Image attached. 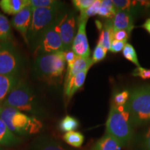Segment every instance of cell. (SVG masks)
<instances>
[{
    "mask_svg": "<svg viewBox=\"0 0 150 150\" xmlns=\"http://www.w3.org/2000/svg\"><path fill=\"white\" fill-rule=\"evenodd\" d=\"M0 150H3V149H2V148L1 147V146H0Z\"/></svg>",
    "mask_w": 150,
    "mask_h": 150,
    "instance_id": "obj_37",
    "label": "cell"
},
{
    "mask_svg": "<svg viewBox=\"0 0 150 150\" xmlns=\"http://www.w3.org/2000/svg\"><path fill=\"white\" fill-rule=\"evenodd\" d=\"M20 81L18 76H6L0 74V105L3 102Z\"/></svg>",
    "mask_w": 150,
    "mask_h": 150,
    "instance_id": "obj_19",
    "label": "cell"
},
{
    "mask_svg": "<svg viewBox=\"0 0 150 150\" xmlns=\"http://www.w3.org/2000/svg\"><path fill=\"white\" fill-rule=\"evenodd\" d=\"M63 8H33L31 25L27 33V44L33 51L45 31L56 22Z\"/></svg>",
    "mask_w": 150,
    "mask_h": 150,
    "instance_id": "obj_6",
    "label": "cell"
},
{
    "mask_svg": "<svg viewBox=\"0 0 150 150\" xmlns=\"http://www.w3.org/2000/svg\"><path fill=\"white\" fill-rule=\"evenodd\" d=\"M65 52L35 56L34 72L42 81L50 85L61 83L65 69Z\"/></svg>",
    "mask_w": 150,
    "mask_h": 150,
    "instance_id": "obj_2",
    "label": "cell"
},
{
    "mask_svg": "<svg viewBox=\"0 0 150 150\" xmlns=\"http://www.w3.org/2000/svg\"><path fill=\"white\" fill-rule=\"evenodd\" d=\"M106 131L122 146H126L131 141L134 135L133 125L125 105L118 107L111 105L106 122Z\"/></svg>",
    "mask_w": 150,
    "mask_h": 150,
    "instance_id": "obj_4",
    "label": "cell"
},
{
    "mask_svg": "<svg viewBox=\"0 0 150 150\" xmlns=\"http://www.w3.org/2000/svg\"><path fill=\"white\" fill-rule=\"evenodd\" d=\"M129 98V93L127 91H124L122 92H117L114 94L112 97V105L118 107V106H125L128 102Z\"/></svg>",
    "mask_w": 150,
    "mask_h": 150,
    "instance_id": "obj_27",
    "label": "cell"
},
{
    "mask_svg": "<svg viewBox=\"0 0 150 150\" xmlns=\"http://www.w3.org/2000/svg\"><path fill=\"white\" fill-rule=\"evenodd\" d=\"M127 44L126 41H117L112 40L110 43V47L109 50L112 53H118L123 50L125 45Z\"/></svg>",
    "mask_w": 150,
    "mask_h": 150,
    "instance_id": "obj_32",
    "label": "cell"
},
{
    "mask_svg": "<svg viewBox=\"0 0 150 150\" xmlns=\"http://www.w3.org/2000/svg\"><path fill=\"white\" fill-rule=\"evenodd\" d=\"M88 20L78 17V29L73 40L72 50L78 57L90 58L91 50L86 35V24Z\"/></svg>",
    "mask_w": 150,
    "mask_h": 150,
    "instance_id": "obj_10",
    "label": "cell"
},
{
    "mask_svg": "<svg viewBox=\"0 0 150 150\" xmlns=\"http://www.w3.org/2000/svg\"><path fill=\"white\" fill-rule=\"evenodd\" d=\"M93 62L91 58H82L76 56L73 64L67 67V71L65 73L64 86L67 85L70 81L79 73L86 69H90L93 65Z\"/></svg>",
    "mask_w": 150,
    "mask_h": 150,
    "instance_id": "obj_14",
    "label": "cell"
},
{
    "mask_svg": "<svg viewBox=\"0 0 150 150\" xmlns=\"http://www.w3.org/2000/svg\"><path fill=\"white\" fill-rule=\"evenodd\" d=\"M56 22L50 26L41 36L35 50H33L35 56L40 54L64 52L63 42L56 29Z\"/></svg>",
    "mask_w": 150,
    "mask_h": 150,
    "instance_id": "obj_9",
    "label": "cell"
},
{
    "mask_svg": "<svg viewBox=\"0 0 150 150\" xmlns=\"http://www.w3.org/2000/svg\"><path fill=\"white\" fill-rule=\"evenodd\" d=\"M142 27H143V28H145L148 32L150 33V18L147 19V20H146V22L144 23Z\"/></svg>",
    "mask_w": 150,
    "mask_h": 150,
    "instance_id": "obj_36",
    "label": "cell"
},
{
    "mask_svg": "<svg viewBox=\"0 0 150 150\" xmlns=\"http://www.w3.org/2000/svg\"><path fill=\"white\" fill-rule=\"evenodd\" d=\"M63 3L56 0H30V6L33 8H63Z\"/></svg>",
    "mask_w": 150,
    "mask_h": 150,
    "instance_id": "obj_24",
    "label": "cell"
},
{
    "mask_svg": "<svg viewBox=\"0 0 150 150\" xmlns=\"http://www.w3.org/2000/svg\"><path fill=\"white\" fill-rule=\"evenodd\" d=\"M0 118L13 134L19 136L38 134L43 127L38 118L2 104L0 105Z\"/></svg>",
    "mask_w": 150,
    "mask_h": 150,
    "instance_id": "obj_3",
    "label": "cell"
},
{
    "mask_svg": "<svg viewBox=\"0 0 150 150\" xmlns=\"http://www.w3.org/2000/svg\"><path fill=\"white\" fill-rule=\"evenodd\" d=\"M90 69H86V70L82 71L74 76L67 85L64 86V93L65 97L68 99H70L73 95L77 92L83 85L85 82L86 75L88 74Z\"/></svg>",
    "mask_w": 150,
    "mask_h": 150,
    "instance_id": "obj_15",
    "label": "cell"
},
{
    "mask_svg": "<svg viewBox=\"0 0 150 150\" xmlns=\"http://www.w3.org/2000/svg\"><path fill=\"white\" fill-rule=\"evenodd\" d=\"M22 142V138L13 134L0 118V145L12 147L20 145Z\"/></svg>",
    "mask_w": 150,
    "mask_h": 150,
    "instance_id": "obj_17",
    "label": "cell"
},
{
    "mask_svg": "<svg viewBox=\"0 0 150 150\" xmlns=\"http://www.w3.org/2000/svg\"><path fill=\"white\" fill-rule=\"evenodd\" d=\"M30 150H70L61 142L49 136H40L30 145Z\"/></svg>",
    "mask_w": 150,
    "mask_h": 150,
    "instance_id": "obj_13",
    "label": "cell"
},
{
    "mask_svg": "<svg viewBox=\"0 0 150 150\" xmlns=\"http://www.w3.org/2000/svg\"><path fill=\"white\" fill-rule=\"evenodd\" d=\"M95 2V0H73L72 4L76 10L80 13L87 10Z\"/></svg>",
    "mask_w": 150,
    "mask_h": 150,
    "instance_id": "obj_30",
    "label": "cell"
},
{
    "mask_svg": "<svg viewBox=\"0 0 150 150\" xmlns=\"http://www.w3.org/2000/svg\"><path fill=\"white\" fill-rule=\"evenodd\" d=\"M76 56L75 55V54L72 52V50L70 51L65 52V62L67 63V66H70L73 64L75 59H76Z\"/></svg>",
    "mask_w": 150,
    "mask_h": 150,
    "instance_id": "obj_35",
    "label": "cell"
},
{
    "mask_svg": "<svg viewBox=\"0 0 150 150\" xmlns=\"http://www.w3.org/2000/svg\"><path fill=\"white\" fill-rule=\"evenodd\" d=\"M129 33L124 30L114 31L112 33V40L117 41H127L129 39Z\"/></svg>",
    "mask_w": 150,
    "mask_h": 150,
    "instance_id": "obj_33",
    "label": "cell"
},
{
    "mask_svg": "<svg viewBox=\"0 0 150 150\" xmlns=\"http://www.w3.org/2000/svg\"><path fill=\"white\" fill-rule=\"evenodd\" d=\"M122 147L117 140L106 134L95 142L92 150H121Z\"/></svg>",
    "mask_w": 150,
    "mask_h": 150,
    "instance_id": "obj_20",
    "label": "cell"
},
{
    "mask_svg": "<svg viewBox=\"0 0 150 150\" xmlns=\"http://www.w3.org/2000/svg\"><path fill=\"white\" fill-rule=\"evenodd\" d=\"M12 37L10 22L4 15L0 13V41H10Z\"/></svg>",
    "mask_w": 150,
    "mask_h": 150,
    "instance_id": "obj_23",
    "label": "cell"
},
{
    "mask_svg": "<svg viewBox=\"0 0 150 150\" xmlns=\"http://www.w3.org/2000/svg\"><path fill=\"white\" fill-rule=\"evenodd\" d=\"M106 54H107V50H106L102 46L97 44L93 52V57L91 58L93 64H95V63H99L104 60V58L106 57Z\"/></svg>",
    "mask_w": 150,
    "mask_h": 150,
    "instance_id": "obj_29",
    "label": "cell"
},
{
    "mask_svg": "<svg viewBox=\"0 0 150 150\" xmlns=\"http://www.w3.org/2000/svg\"><path fill=\"white\" fill-rule=\"evenodd\" d=\"M79 126V122L76 118L70 115H66L59 122V127L62 132L67 133L73 131Z\"/></svg>",
    "mask_w": 150,
    "mask_h": 150,
    "instance_id": "obj_25",
    "label": "cell"
},
{
    "mask_svg": "<svg viewBox=\"0 0 150 150\" xmlns=\"http://www.w3.org/2000/svg\"><path fill=\"white\" fill-rule=\"evenodd\" d=\"M32 13L33 8L29 5V6L26 7L18 14L15 15L11 20V24H12L13 27L20 32L24 41L27 43V33L30 25H31Z\"/></svg>",
    "mask_w": 150,
    "mask_h": 150,
    "instance_id": "obj_11",
    "label": "cell"
},
{
    "mask_svg": "<svg viewBox=\"0 0 150 150\" xmlns=\"http://www.w3.org/2000/svg\"><path fill=\"white\" fill-rule=\"evenodd\" d=\"M140 145L142 150H150V127L142 135Z\"/></svg>",
    "mask_w": 150,
    "mask_h": 150,
    "instance_id": "obj_31",
    "label": "cell"
},
{
    "mask_svg": "<svg viewBox=\"0 0 150 150\" xmlns=\"http://www.w3.org/2000/svg\"><path fill=\"white\" fill-rule=\"evenodd\" d=\"M125 107L133 126L150 123V86H142L133 90Z\"/></svg>",
    "mask_w": 150,
    "mask_h": 150,
    "instance_id": "obj_5",
    "label": "cell"
},
{
    "mask_svg": "<svg viewBox=\"0 0 150 150\" xmlns=\"http://www.w3.org/2000/svg\"><path fill=\"white\" fill-rule=\"evenodd\" d=\"M122 54L125 59L129 61H131V63L136 65L138 67H140L139 61L138 60V56H137L136 50H135L134 47L131 44L127 43L125 45V47H124L122 50Z\"/></svg>",
    "mask_w": 150,
    "mask_h": 150,
    "instance_id": "obj_26",
    "label": "cell"
},
{
    "mask_svg": "<svg viewBox=\"0 0 150 150\" xmlns=\"http://www.w3.org/2000/svg\"><path fill=\"white\" fill-rule=\"evenodd\" d=\"M101 1L102 0H95V2L92 4L90 8H88L85 11L80 13V16H79V18L88 20L90 17L98 14V11L101 4Z\"/></svg>",
    "mask_w": 150,
    "mask_h": 150,
    "instance_id": "obj_28",
    "label": "cell"
},
{
    "mask_svg": "<svg viewBox=\"0 0 150 150\" xmlns=\"http://www.w3.org/2000/svg\"><path fill=\"white\" fill-rule=\"evenodd\" d=\"M22 57L10 41H0V74L18 76Z\"/></svg>",
    "mask_w": 150,
    "mask_h": 150,
    "instance_id": "obj_7",
    "label": "cell"
},
{
    "mask_svg": "<svg viewBox=\"0 0 150 150\" xmlns=\"http://www.w3.org/2000/svg\"><path fill=\"white\" fill-rule=\"evenodd\" d=\"M117 10L114 6L112 1L110 0H102L98 11V15L102 18L110 20L115 16Z\"/></svg>",
    "mask_w": 150,
    "mask_h": 150,
    "instance_id": "obj_22",
    "label": "cell"
},
{
    "mask_svg": "<svg viewBox=\"0 0 150 150\" xmlns=\"http://www.w3.org/2000/svg\"><path fill=\"white\" fill-rule=\"evenodd\" d=\"M30 5V0H1L0 8L5 13L16 15Z\"/></svg>",
    "mask_w": 150,
    "mask_h": 150,
    "instance_id": "obj_16",
    "label": "cell"
},
{
    "mask_svg": "<svg viewBox=\"0 0 150 150\" xmlns=\"http://www.w3.org/2000/svg\"><path fill=\"white\" fill-rule=\"evenodd\" d=\"M2 105L13 107L38 119L46 115L45 109L39 102L33 89L22 80L18 82Z\"/></svg>",
    "mask_w": 150,
    "mask_h": 150,
    "instance_id": "obj_1",
    "label": "cell"
},
{
    "mask_svg": "<svg viewBox=\"0 0 150 150\" xmlns=\"http://www.w3.org/2000/svg\"><path fill=\"white\" fill-rule=\"evenodd\" d=\"M108 22L113 31L124 30L129 33L134 29V18L130 13L122 11H117L115 16Z\"/></svg>",
    "mask_w": 150,
    "mask_h": 150,
    "instance_id": "obj_12",
    "label": "cell"
},
{
    "mask_svg": "<svg viewBox=\"0 0 150 150\" xmlns=\"http://www.w3.org/2000/svg\"><path fill=\"white\" fill-rule=\"evenodd\" d=\"M78 17L73 11L62 13L56 22V27L63 42L64 52L72 50L73 40L76 33Z\"/></svg>",
    "mask_w": 150,
    "mask_h": 150,
    "instance_id": "obj_8",
    "label": "cell"
},
{
    "mask_svg": "<svg viewBox=\"0 0 150 150\" xmlns=\"http://www.w3.org/2000/svg\"><path fill=\"white\" fill-rule=\"evenodd\" d=\"M97 25L99 30V32H100L97 44L108 51V50H109L110 43L112 40V33L114 31L113 29L110 26L108 20L104 25L100 22H97Z\"/></svg>",
    "mask_w": 150,
    "mask_h": 150,
    "instance_id": "obj_18",
    "label": "cell"
},
{
    "mask_svg": "<svg viewBox=\"0 0 150 150\" xmlns=\"http://www.w3.org/2000/svg\"><path fill=\"white\" fill-rule=\"evenodd\" d=\"M133 76H139L143 79H150V69L142 68L141 67H137L133 72Z\"/></svg>",
    "mask_w": 150,
    "mask_h": 150,
    "instance_id": "obj_34",
    "label": "cell"
},
{
    "mask_svg": "<svg viewBox=\"0 0 150 150\" xmlns=\"http://www.w3.org/2000/svg\"><path fill=\"white\" fill-rule=\"evenodd\" d=\"M63 138L67 144L75 148L81 147L84 141L83 135L79 131H75L65 133Z\"/></svg>",
    "mask_w": 150,
    "mask_h": 150,
    "instance_id": "obj_21",
    "label": "cell"
}]
</instances>
